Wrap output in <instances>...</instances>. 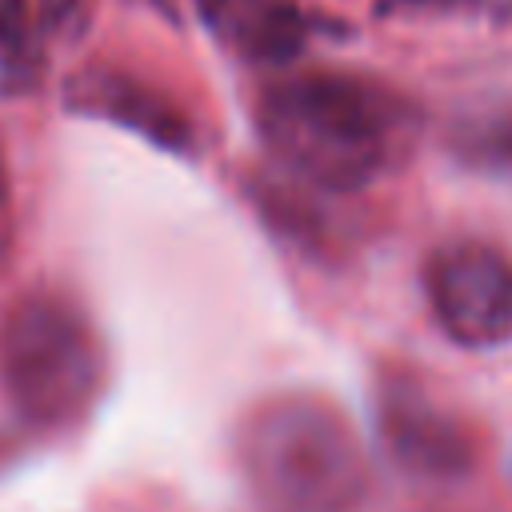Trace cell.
<instances>
[{
	"mask_svg": "<svg viewBox=\"0 0 512 512\" xmlns=\"http://www.w3.org/2000/svg\"><path fill=\"white\" fill-rule=\"evenodd\" d=\"M36 12H40V24H44V36H60V40H72L84 32V20H88V0H36Z\"/></svg>",
	"mask_w": 512,
	"mask_h": 512,
	"instance_id": "30bf717a",
	"label": "cell"
},
{
	"mask_svg": "<svg viewBox=\"0 0 512 512\" xmlns=\"http://www.w3.org/2000/svg\"><path fill=\"white\" fill-rule=\"evenodd\" d=\"M424 296L448 340L500 348L512 340V260L484 240L440 244L424 264Z\"/></svg>",
	"mask_w": 512,
	"mask_h": 512,
	"instance_id": "277c9868",
	"label": "cell"
},
{
	"mask_svg": "<svg viewBox=\"0 0 512 512\" xmlns=\"http://www.w3.org/2000/svg\"><path fill=\"white\" fill-rule=\"evenodd\" d=\"M256 132L268 156L316 192H360L408 152L416 112L376 80L292 72L264 84Z\"/></svg>",
	"mask_w": 512,
	"mask_h": 512,
	"instance_id": "6da1fadb",
	"label": "cell"
},
{
	"mask_svg": "<svg viewBox=\"0 0 512 512\" xmlns=\"http://www.w3.org/2000/svg\"><path fill=\"white\" fill-rule=\"evenodd\" d=\"M12 244H16V208H12V180H8V160L0 148V276L8 272L12 260Z\"/></svg>",
	"mask_w": 512,
	"mask_h": 512,
	"instance_id": "8fae6325",
	"label": "cell"
},
{
	"mask_svg": "<svg viewBox=\"0 0 512 512\" xmlns=\"http://www.w3.org/2000/svg\"><path fill=\"white\" fill-rule=\"evenodd\" d=\"M44 24L36 0H0V88L28 92L44 72Z\"/></svg>",
	"mask_w": 512,
	"mask_h": 512,
	"instance_id": "ba28073f",
	"label": "cell"
},
{
	"mask_svg": "<svg viewBox=\"0 0 512 512\" xmlns=\"http://www.w3.org/2000/svg\"><path fill=\"white\" fill-rule=\"evenodd\" d=\"M64 104L80 116L116 124L124 132H136L152 148L192 156L196 152V124L192 116L160 88L116 72V68H88L64 84Z\"/></svg>",
	"mask_w": 512,
	"mask_h": 512,
	"instance_id": "8992f818",
	"label": "cell"
},
{
	"mask_svg": "<svg viewBox=\"0 0 512 512\" xmlns=\"http://www.w3.org/2000/svg\"><path fill=\"white\" fill-rule=\"evenodd\" d=\"M196 16L248 68H288L312 40V20L296 0H196Z\"/></svg>",
	"mask_w": 512,
	"mask_h": 512,
	"instance_id": "52a82bcc",
	"label": "cell"
},
{
	"mask_svg": "<svg viewBox=\"0 0 512 512\" xmlns=\"http://www.w3.org/2000/svg\"><path fill=\"white\" fill-rule=\"evenodd\" d=\"M376 424L392 460L412 476L452 480L476 460V440L464 420L428 396L416 380L388 376L376 392Z\"/></svg>",
	"mask_w": 512,
	"mask_h": 512,
	"instance_id": "5b68a950",
	"label": "cell"
},
{
	"mask_svg": "<svg viewBox=\"0 0 512 512\" xmlns=\"http://www.w3.org/2000/svg\"><path fill=\"white\" fill-rule=\"evenodd\" d=\"M236 464L264 512H360L368 496L360 436L312 392L260 400L236 428Z\"/></svg>",
	"mask_w": 512,
	"mask_h": 512,
	"instance_id": "7a4b0ae2",
	"label": "cell"
},
{
	"mask_svg": "<svg viewBox=\"0 0 512 512\" xmlns=\"http://www.w3.org/2000/svg\"><path fill=\"white\" fill-rule=\"evenodd\" d=\"M380 16H424V12H448V16H508L512 0H380Z\"/></svg>",
	"mask_w": 512,
	"mask_h": 512,
	"instance_id": "9c48e42d",
	"label": "cell"
},
{
	"mask_svg": "<svg viewBox=\"0 0 512 512\" xmlns=\"http://www.w3.org/2000/svg\"><path fill=\"white\" fill-rule=\"evenodd\" d=\"M104 344L60 292H28L0 320V388L32 428H72L104 388Z\"/></svg>",
	"mask_w": 512,
	"mask_h": 512,
	"instance_id": "3957f363",
	"label": "cell"
}]
</instances>
